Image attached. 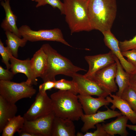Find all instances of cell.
<instances>
[{"label": "cell", "mask_w": 136, "mask_h": 136, "mask_svg": "<svg viewBox=\"0 0 136 136\" xmlns=\"http://www.w3.org/2000/svg\"><path fill=\"white\" fill-rule=\"evenodd\" d=\"M5 13V16L1 24V28L5 31L11 32L21 38L19 28L16 25L17 17L13 12L9 0L2 1L1 3Z\"/></svg>", "instance_id": "cell-18"}, {"label": "cell", "mask_w": 136, "mask_h": 136, "mask_svg": "<svg viewBox=\"0 0 136 136\" xmlns=\"http://www.w3.org/2000/svg\"><path fill=\"white\" fill-rule=\"evenodd\" d=\"M25 120L20 115L15 116L11 119L4 128L2 136H13L16 132L22 129Z\"/></svg>", "instance_id": "cell-24"}, {"label": "cell", "mask_w": 136, "mask_h": 136, "mask_svg": "<svg viewBox=\"0 0 136 136\" xmlns=\"http://www.w3.org/2000/svg\"><path fill=\"white\" fill-rule=\"evenodd\" d=\"M0 54L2 57V62L6 65L7 69L9 70L11 66L9 61L10 57L12 54L10 49L7 46H4L1 39L0 40Z\"/></svg>", "instance_id": "cell-28"}, {"label": "cell", "mask_w": 136, "mask_h": 136, "mask_svg": "<svg viewBox=\"0 0 136 136\" xmlns=\"http://www.w3.org/2000/svg\"><path fill=\"white\" fill-rule=\"evenodd\" d=\"M119 46L121 52L136 49V35L129 40H125L119 42Z\"/></svg>", "instance_id": "cell-29"}, {"label": "cell", "mask_w": 136, "mask_h": 136, "mask_svg": "<svg viewBox=\"0 0 136 136\" xmlns=\"http://www.w3.org/2000/svg\"><path fill=\"white\" fill-rule=\"evenodd\" d=\"M35 1L37 3L36 6V8L48 4L53 8H58L61 14H64V4L60 0H36Z\"/></svg>", "instance_id": "cell-27"}, {"label": "cell", "mask_w": 136, "mask_h": 136, "mask_svg": "<svg viewBox=\"0 0 136 136\" xmlns=\"http://www.w3.org/2000/svg\"><path fill=\"white\" fill-rule=\"evenodd\" d=\"M85 114L88 115L96 113L101 107L109 105L110 103L103 97L95 98L88 94H79L77 95Z\"/></svg>", "instance_id": "cell-15"}, {"label": "cell", "mask_w": 136, "mask_h": 136, "mask_svg": "<svg viewBox=\"0 0 136 136\" xmlns=\"http://www.w3.org/2000/svg\"><path fill=\"white\" fill-rule=\"evenodd\" d=\"M55 85V81H49L44 82L39 86V92L42 93H46L47 90H50L54 88Z\"/></svg>", "instance_id": "cell-33"}, {"label": "cell", "mask_w": 136, "mask_h": 136, "mask_svg": "<svg viewBox=\"0 0 136 136\" xmlns=\"http://www.w3.org/2000/svg\"><path fill=\"white\" fill-rule=\"evenodd\" d=\"M110 96H107L106 99L112 104L110 108L115 110L117 108L119 109L122 115L126 116L133 124H136V113L130 105L120 97L116 95L109 94Z\"/></svg>", "instance_id": "cell-17"}, {"label": "cell", "mask_w": 136, "mask_h": 136, "mask_svg": "<svg viewBox=\"0 0 136 136\" xmlns=\"http://www.w3.org/2000/svg\"><path fill=\"white\" fill-rule=\"evenodd\" d=\"M36 90L26 81L20 83L0 80V95L7 101L15 104L24 98H31Z\"/></svg>", "instance_id": "cell-5"}, {"label": "cell", "mask_w": 136, "mask_h": 136, "mask_svg": "<svg viewBox=\"0 0 136 136\" xmlns=\"http://www.w3.org/2000/svg\"><path fill=\"white\" fill-rule=\"evenodd\" d=\"M54 88L60 90L68 91L77 95L79 92L76 85L72 80L69 81L64 79L55 81Z\"/></svg>", "instance_id": "cell-25"}, {"label": "cell", "mask_w": 136, "mask_h": 136, "mask_svg": "<svg viewBox=\"0 0 136 136\" xmlns=\"http://www.w3.org/2000/svg\"><path fill=\"white\" fill-rule=\"evenodd\" d=\"M71 77L76 85L79 94L95 95L105 98L109 95L108 92L97 84L84 75L76 73Z\"/></svg>", "instance_id": "cell-9"}, {"label": "cell", "mask_w": 136, "mask_h": 136, "mask_svg": "<svg viewBox=\"0 0 136 136\" xmlns=\"http://www.w3.org/2000/svg\"><path fill=\"white\" fill-rule=\"evenodd\" d=\"M31 0V1H35L36 0Z\"/></svg>", "instance_id": "cell-39"}, {"label": "cell", "mask_w": 136, "mask_h": 136, "mask_svg": "<svg viewBox=\"0 0 136 136\" xmlns=\"http://www.w3.org/2000/svg\"><path fill=\"white\" fill-rule=\"evenodd\" d=\"M11 71L15 75L19 73L25 74L27 79L26 82L29 85H37L38 80L32 69L30 60H22L18 59L13 55L10 58Z\"/></svg>", "instance_id": "cell-14"}, {"label": "cell", "mask_w": 136, "mask_h": 136, "mask_svg": "<svg viewBox=\"0 0 136 136\" xmlns=\"http://www.w3.org/2000/svg\"><path fill=\"white\" fill-rule=\"evenodd\" d=\"M88 0H64L65 21L71 34L92 30L88 14Z\"/></svg>", "instance_id": "cell-3"}, {"label": "cell", "mask_w": 136, "mask_h": 136, "mask_svg": "<svg viewBox=\"0 0 136 136\" xmlns=\"http://www.w3.org/2000/svg\"><path fill=\"white\" fill-rule=\"evenodd\" d=\"M53 112L50 98L46 92H39L34 102L23 116L25 120L30 121L47 116Z\"/></svg>", "instance_id": "cell-8"}, {"label": "cell", "mask_w": 136, "mask_h": 136, "mask_svg": "<svg viewBox=\"0 0 136 136\" xmlns=\"http://www.w3.org/2000/svg\"><path fill=\"white\" fill-rule=\"evenodd\" d=\"M21 37L28 41L35 42L40 41H50L60 42L72 47L64 39L61 30L58 28L49 29L34 30L27 25H23L19 28Z\"/></svg>", "instance_id": "cell-6"}, {"label": "cell", "mask_w": 136, "mask_h": 136, "mask_svg": "<svg viewBox=\"0 0 136 136\" xmlns=\"http://www.w3.org/2000/svg\"><path fill=\"white\" fill-rule=\"evenodd\" d=\"M129 86L135 91L136 93V83L130 82Z\"/></svg>", "instance_id": "cell-37"}, {"label": "cell", "mask_w": 136, "mask_h": 136, "mask_svg": "<svg viewBox=\"0 0 136 136\" xmlns=\"http://www.w3.org/2000/svg\"><path fill=\"white\" fill-rule=\"evenodd\" d=\"M41 48L47 55V67L41 77L44 82L55 81V76L63 75L70 77L78 71H86L74 65L68 59L63 56L50 44H45Z\"/></svg>", "instance_id": "cell-2"}, {"label": "cell", "mask_w": 136, "mask_h": 136, "mask_svg": "<svg viewBox=\"0 0 136 136\" xmlns=\"http://www.w3.org/2000/svg\"><path fill=\"white\" fill-rule=\"evenodd\" d=\"M127 127L130 130L136 132V124L135 125H132L127 124Z\"/></svg>", "instance_id": "cell-36"}, {"label": "cell", "mask_w": 136, "mask_h": 136, "mask_svg": "<svg viewBox=\"0 0 136 136\" xmlns=\"http://www.w3.org/2000/svg\"><path fill=\"white\" fill-rule=\"evenodd\" d=\"M50 98L55 116L77 121L84 114L78 96L71 92L59 90Z\"/></svg>", "instance_id": "cell-4"}, {"label": "cell", "mask_w": 136, "mask_h": 136, "mask_svg": "<svg viewBox=\"0 0 136 136\" xmlns=\"http://www.w3.org/2000/svg\"><path fill=\"white\" fill-rule=\"evenodd\" d=\"M106 107L107 109L105 111H97L95 113L90 115L84 114L81 116L80 118L84 123L81 129L82 132H86L89 129H95L96 124L105 122L106 120L122 115L121 112L110 109L107 106Z\"/></svg>", "instance_id": "cell-11"}, {"label": "cell", "mask_w": 136, "mask_h": 136, "mask_svg": "<svg viewBox=\"0 0 136 136\" xmlns=\"http://www.w3.org/2000/svg\"><path fill=\"white\" fill-rule=\"evenodd\" d=\"M0 1H6V0H0Z\"/></svg>", "instance_id": "cell-38"}, {"label": "cell", "mask_w": 136, "mask_h": 136, "mask_svg": "<svg viewBox=\"0 0 136 136\" xmlns=\"http://www.w3.org/2000/svg\"><path fill=\"white\" fill-rule=\"evenodd\" d=\"M85 59L89 65V69L84 76H91L99 70L115 62L114 55L110 50L107 53L94 55L86 56Z\"/></svg>", "instance_id": "cell-13"}, {"label": "cell", "mask_w": 136, "mask_h": 136, "mask_svg": "<svg viewBox=\"0 0 136 136\" xmlns=\"http://www.w3.org/2000/svg\"><path fill=\"white\" fill-rule=\"evenodd\" d=\"M114 58L117 64L115 81L118 87V90L116 95L120 97L124 90L129 86V75L124 71L119 60L115 55Z\"/></svg>", "instance_id": "cell-22"}, {"label": "cell", "mask_w": 136, "mask_h": 136, "mask_svg": "<svg viewBox=\"0 0 136 136\" xmlns=\"http://www.w3.org/2000/svg\"><path fill=\"white\" fill-rule=\"evenodd\" d=\"M129 74L130 82L136 83V69L133 72Z\"/></svg>", "instance_id": "cell-35"}, {"label": "cell", "mask_w": 136, "mask_h": 136, "mask_svg": "<svg viewBox=\"0 0 136 136\" xmlns=\"http://www.w3.org/2000/svg\"><path fill=\"white\" fill-rule=\"evenodd\" d=\"M18 108L15 104L10 103L0 95V132L9 121L16 116Z\"/></svg>", "instance_id": "cell-20"}, {"label": "cell", "mask_w": 136, "mask_h": 136, "mask_svg": "<svg viewBox=\"0 0 136 136\" xmlns=\"http://www.w3.org/2000/svg\"><path fill=\"white\" fill-rule=\"evenodd\" d=\"M128 120L126 116L122 115L110 123L106 124L103 123L102 125L109 136H114L116 134L126 136L129 134L126 129Z\"/></svg>", "instance_id": "cell-19"}, {"label": "cell", "mask_w": 136, "mask_h": 136, "mask_svg": "<svg viewBox=\"0 0 136 136\" xmlns=\"http://www.w3.org/2000/svg\"><path fill=\"white\" fill-rule=\"evenodd\" d=\"M55 116L53 112L47 116L34 120H25L22 128L39 136H51L52 125Z\"/></svg>", "instance_id": "cell-10"}, {"label": "cell", "mask_w": 136, "mask_h": 136, "mask_svg": "<svg viewBox=\"0 0 136 136\" xmlns=\"http://www.w3.org/2000/svg\"><path fill=\"white\" fill-rule=\"evenodd\" d=\"M130 105L136 113V93L129 86L123 91L120 97Z\"/></svg>", "instance_id": "cell-26"}, {"label": "cell", "mask_w": 136, "mask_h": 136, "mask_svg": "<svg viewBox=\"0 0 136 136\" xmlns=\"http://www.w3.org/2000/svg\"><path fill=\"white\" fill-rule=\"evenodd\" d=\"M18 132L20 136H39L37 134L26 131L23 128L20 129Z\"/></svg>", "instance_id": "cell-34"}, {"label": "cell", "mask_w": 136, "mask_h": 136, "mask_svg": "<svg viewBox=\"0 0 136 136\" xmlns=\"http://www.w3.org/2000/svg\"><path fill=\"white\" fill-rule=\"evenodd\" d=\"M14 75L11 71L5 69L0 66V80L10 81L12 79Z\"/></svg>", "instance_id": "cell-32"}, {"label": "cell", "mask_w": 136, "mask_h": 136, "mask_svg": "<svg viewBox=\"0 0 136 136\" xmlns=\"http://www.w3.org/2000/svg\"><path fill=\"white\" fill-rule=\"evenodd\" d=\"M32 69L36 78L40 77L47 67V55L41 47L34 54L30 60Z\"/></svg>", "instance_id": "cell-21"}, {"label": "cell", "mask_w": 136, "mask_h": 136, "mask_svg": "<svg viewBox=\"0 0 136 136\" xmlns=\"http://www.w3.org/2000/svg\"><path fill=\"white\" fill-rule=\"evenodd\" d=\"M122 55L127 57V60L136 67V49L122 52Z\"/></svg>", "instance_id": "cell-31"}, {"label": "cell", "mask_w": 136, "mask_h": 136, "mask_svg": "<svg viewBox=\"0 0 136 136\" xmlns=\"http://www.w3.org/2000/svg\"></svg>", "instance_id": "cell-40"}, {"label": "cell", "mask_w": 136, "mask_h": 136, "mask_svg": "<svg viewBox=\"0 0 136 136\" xmlns=\"http://www.w3.org/2000/svg\"><path fill=\"white\" fill-rule=\"evenodd\" d=\"M116 69L115 62L86 77L96 83L109 94L116 92L118 90L115 81Z\"/></svg>", "instance_id": "cell-7"}, {"label": "cell", "mask_w": 136, "mask_h": 136, "mask_svg": "<svg viewBox=\"0 0 136 136\" xmlns=\"http://www.w3.org/2000/svg\"><path fill=\"white\" fill-rule=\"evenodd\" d=\"M95 126L96 129L93 132H86L82 136H109L104 128L102 124L97 123Z\"/></svg>", "instance_id": "cell-30"}, {"label": "cell", "mask_w": 136, "mask_h": 136, "mask_svg": "<svg viewBox=\"0 0 136 136\" xmlns=\"http://www.w3.org/2000/svg\"><path fill=\"white\" fill-rule=\"evenodd\" d=\"M104 36V40L105 45L110 49L118 58L125 71L129 74L134 71L136 67L126 59L122 55L119 46V42L111 30L102 32Z\"/></svg>", "instance_id": "cell-12"}, {"label": "cell", "mask_w": 136, "mask_h": 136, "mask_svg": "<svg viewBox=\"0 0 136 136\" xmlns=\"http://www.w3.org/2000/svg\"><path fill=\"white\" fill-rule=\"evenodd\" d=\"M73 120L55 116L51 130V136H76L75 126Z\"/></svg>", "instance_id": "cell-16"}, {"label": "cell", "mask_w": 136, "mask_h": 136, "mask_svg": "<svg viewBox=\"0 0 136 136\" xmlns=\"http://www.w3.org/2000/svg\"><path fill=\"white\" fill-rule=\"evenodd\" d=\"M88 14L92 30H111L115 19L116 0H89Z\"/></svg>", "instance_id": "cell-1"}, {"label": "cell", "mask_w": 136, "mask_h": 136, "mask_svg": "<svg viewBox=\"0 0 136 136\" xmlns=\"http://www.w3.org/2000/svg\"><path fill=\"white\" fill-rule=\"evenodd\" d=\"M5 34L7 38L6 42L7 46L10 50L13 55L17 58L19 48L24 47L28 41L24 38H21L14 33L9 31H5Z\"/></svg>", "instance_id": "cell-23"}]
</instances>
